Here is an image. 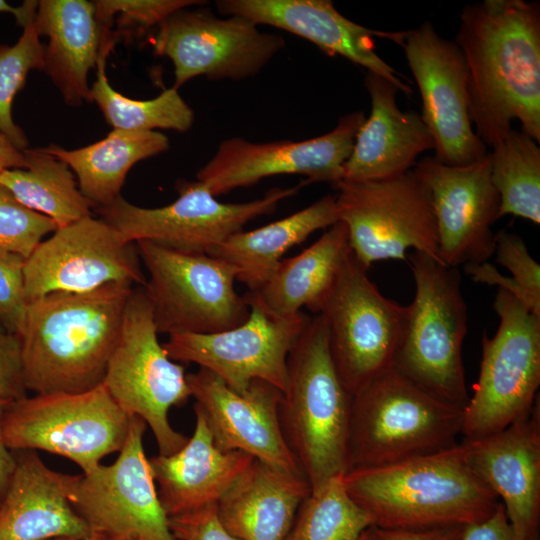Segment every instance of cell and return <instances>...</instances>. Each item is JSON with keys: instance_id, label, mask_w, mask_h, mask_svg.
I'll return each instance as SVG.
<instances>
[{"instance_id": "277c9868", "label": "cell", "mask_w": 540, "mask_h": 540, "mask_svg": "<svg viewBox=\"0 0 540 540\" xmlns=\"http://www.w3.org/2000/svg\"><path fill=\"white\" fill-rule=\"evenodd\" d=\"M352 395L332 360L325 321L310 317L287 362L279 417L311 490L347 471Z\"/></svg>"}, {"instance_id": "f35d334b", "label": "cell", "mask_w": 540, "mask_h": 540, "mask_svg": "<svg viewBox=\"0 0 540 540\" xmlns=\"http://www.w3.org/2000/svg\"><path fill=\"white\" fill-rule=\"evenodd\" d=\"M494 254L507 268L522 292V304L540 317V266L530 255L521 236L501 230L495 234Z\"/></svg>"}, {"instance_id": "603a6c76", "label": "cell", "mask_w": 540, "mask_h": 540, "mask_svg": "<svg viewBox=\"0 0 540 540\" xmlns=\"http://www.w3.org/2000/svg\"><path fill=\"white\" fill-rule=\"evenodd\" d=\"M468 461L502 503L508 520L525 540H539L540 406L503 430L463 440Z\"/></svg>"}, {"instance_id": "60d3db41", "label": "cell", "mask_w": 540, "mask_h": 540, "mask_svg": "<svg viewBox=\"0 0 540 540\" xmlns=\"http://www.w3.org/2000/svg\"><path fill=\"white\" fill-rule=\"evenodd\" d=\"M168 524L176 540H238L219 521L216 505L169 517Z\"/></svg>"}, {"instance_id": "836d02e7", "label": "cell", "mask_w": 540, "mask_h": 540, "mask_svg": "<svg viewBox=\"0 0 540 540\" xmlns=\"http://www.w3.org/2000/svg\"><path fill=\"white\" fill-rule=\"evenodd\" d=\"M537 143L524 132L511 129L491 146V180L500 198L499 218L514 215L540 224Z\"/></svg>"}, {"instance_id": "816d5d0a", "label": "cell", "mask_w": 540, "mask_h": 540, "mask_svg": "<svg viewBox=\"0 0 540 540\" xmlns=\"http://www.w3.org/2000/svg\"><path fill=\"white\" fill-rule=\"evenodd\" d=\"M0 330H3L1 327H0ZM4 331V330H3Z\"/></svg>"}, {"instance_id": "e0dca14e", "label": "cell", "mask_w": 540, "mask_h": 540, "mask_svg": "<svg viewBox=\"0 0 540 540\" xmlns=\"http://www.w3.org/2000/svg\"><path fill=\"white\" fill-rule=\"evenodd\" d=\"M401 47L419 89L420 116L434 141L433 157L452 166L483 158L487 146L473 129L468 69L457 44L424 22L407 31Z\"/></svg>"}, {"instance_id": "d590c367", "label": "cell", "mask_w": 540, "mask_h": 540, "mask_svg": "<svg viewBox=\"0 0 540 540\" xmlns=\"http://www.w3.org/2000/svg\"><path fill=\"white\" fill-rule=\"evenodd\" d=\"M43 54L44 45L33 20L23 27L14 45H0V132L20 150L27 149L29 141L13 120L12 105L15 96L24 88L29 72L42 71Z\"/></svg>"}, {"instance_id": "30bf717a", "label": "cell", "mask_w": 540, "mask_h": 540, "mask_svg": "<svg viewBox=\"0 0 540 540\" xmlns=\"http://www.w3.org/2000/svg\"><path fill=\"white\" fill-rule=\"evenodd\" d=\"M148 272L144 287L159 333L211 334L244 323L250 306L234 287L235 268L208 254L135 243Z\"/></svg>"}, {"instance_id": "5b68a950", "label": "cell", "mask_w": 540, "mask_h": 540, "mask_svg": "<svg viewBox=\"0 0 540 540\" xmlns=\"http://www.w3.org/2000/svg\"><path fill=\"white\" fill-rule=\"evenodd\" d=\"M462 422L463 410L391 368L352 395L347 471L451 448L462 434Z\"/></svg>"}, {"instance_id": "f546056e", "label": "cell", "mask_w": 540, "mask_h": 540, "mask_svg": "<svg viewBox=\"0 0 540 540\" xmlns=\"http://www.w3.org/2000/svg\"><path fill=\"white\" fill-rule=\"evenodd\" d=\"M337 221L335 196L324 195L287 217L229 236L208 255L231 264L237 273L236 280L243 283L248 292H254L270 279L290 248Z\"/></svg>"}, {"instance_id": "ee69618b", "label": "cell", "mask_w": 540, "mask_h": 540, "mask_svg": "<svg viewBox=\"0 0 540 540\" xmlns=\"http://www.w3.org/2000/svg\"><path fill=\"white\" fill-rule=\"evenodd\" d=\"M365 540H462V526L429 529H389L370 526L364 532Z\"/></svg>"}, {"instance_id": "cb8c5ba5", "label": "cell", "mask_w": 540, "mask_h": 540, "mask_svg": "<svg viewBox=\"0 0 540 540\" xmlns=\"http://www.w3.org/2000/svg\"><path fill=\"white\" fill-rule=\"evenodd\" d=\"M0 503V540L85 538L91 531L71 504L79 475L49 468L34 450H19Z\"/></svg>"}, {"instance_id": "1f68e13d", "label": "cell", "mask_w": 540, "mask_h": 540, "mask_svg": "<svg viewBox=\"0 0 540 540\" xmlns=\"http://www.w3.org/2000/svg\"><path fill=\"white\" fill-rule=\"evenodd\" d=\"M24 169L0 174L5 186L25 207L43 214L62 228L91 216L92 205L83 196L66 163L42 148L23 150Z\"/></svg>"}, {"instance_id": "b9f144b4", "label": "cell", "mask_w": 540, "mask_h": 540, "mask_svg": "<svg viewBox=\"0 0 540 540\" xmlns=\"http://www.w3.org/2000/svg\"><path fill=\"white\" fill-rule=\"evenodd\" d=\"M25 396L20 337L0 330V398L12 402Z\"/></svg>"}, {"instance_id": "ac0fdd59", "label": "cell", "mask_w": 540, "mask_h": 540, "mask_svg": "<svg viewBox=\"0 0 540 540\" xmlns=\"http://www.w3.org/2000/svg\"><path fill=\"white\" fill-rule=\"evenodd\" d=\"M239 326L211 334L170 335L163 347L175 362L194 363L244 393L255 380L281 392L287 382L289 354L310 316L304 312L283 318L266 314L253 304Z\"/></svg>"}, {"instance_id": "bcb514c9", "label": "cell", "mask_w": 540, "mask_h": 540, "mask_svg": "<svg viewBox=\"0 0 540 540\" xmlns=\"http://www.w3.org/2000/svg\"><path fill=\"white\" fill-rule=\"evenodd\" d=\"M37 5L38 1L34 0L24 1L20 6H12L7 1L0 0V13L12 14L17 24L23 28L33 20Z\"/></svg>"}, {"instance_id": "3957f363", "label": "cell", "mask_w": 540, "mask_h": 540, "mask_svg": "<svg viewBox=\"0 0 540 540\" xmlns=\"http://www.w3.org/2000/svg\"><path fill=\"white\" fill-rule=\"evenodd\" d=\"M341 480L381 528L464 526L488 518L500 503L471 468L464 441L386 466L350 469Z\"/></svg>"}, {"instance_id": "f907efd6", "label": "cell", "mask_w": 540, "mask_h": 540, "mask_svg": "<svg viewBox=\"0 0 540 540\" xmlns=\"http://www.w3.org/2000/svg\"><path fill=\"white\" fill-rule=\"evenodd\" d=\"M365 531H366V530H365ZM365 531H364V532H365ZM364 532L360 535V537H359L357 540H365Z\"/></svg>"}, {"instance_id": "7a4b0ae2", "label": "cell", "mask_w": 540, "mask_h": 540, "mask_svg": "<svg viewBox=\"0 0 540 540\" xmlns=\"http://www.w3.org/2000/svg\"><path fill=\"white\" fill-rule=\"evenodd\" d=\"M133 288L128 282H111L29 301L19 335L27 391L79 393L100 385Z\"/></svg>"}, {"instance_id": "ab89813d", "label": "cell", "mask_w": 540, "mask_h": 540, "mask_svg": "<svg viewBox=\"0 0 540 540\" xmlns=\"http://www.w3.org/2000/svg\"><path fill=\"white\" fill-rule=\"evenodd\" d=\"M25 258L17 254L0 255V327L21 334L28 301L24 280Z\"/></svg>"}, {"instance_id": "d4e9b609", "label": "cell", "mask_w": 540, "mask_h": 540, "mask_svg": "<svg viewBox=\"0 0 540 540\" xmlns=\"http://www.w3.org/2000/svg\"><path fill=\"white\" fill-rule=\"evenodd\" d=\"M194 413V431L186 444L171 455L149 458L168 518L217 505L254 459L241 451L220 449L196 405Z\"/></svg>"}, {"instance_id": "8fae6325", "label": "cell", "mask_w": 540, "mask_h": 540, "mask_svg": "<svg viewBox=\"0 0 540 540\" xmlns=\"http://www.w3.org/2000/svg\"><path fill=\"white\" fill-rule=\"evenodd\" d=\"M318 314L337 372L351 395L393 368L407 306L385 297L350 250Z\"/></svg>"}, {"instance_id": "681fc988", "label": "cell", "mask_w": 540, "mask_h": 540, "mask_svg": "<svg viewBox=\"0 0 540 540\" xmlns=\"http://www.w3.org/2000/svg\"><path fill=\"white\" fill-rule=\"evenodd\" d=\"M9 403H10L9 401H6L0 398V414L3 413L4 409L7 407Z\"/></svg>"}, {"instance_id": "8d00e7d4", "label": "cell", "mask_w": 540, "mask_h": 540, "mask_svg": "<svg viewBox=\"0 0 540 540\" xmlns=\"http://www.w3.org/2000/svg\"><path fill=\"white\" fill-rule=\"evenodd\" d=\"M95 16L99 24L112 30L116 41L138 39L156 28L173 12L205 4L197 0H95Z\"/></svg>"}, {"instance_id": "9c48e42d", "label": "cell", "mask_w": 540, "mask_h": 540, "mask_svg": "<svg viewBox=\"0 0 540 540\" xmlns=\"http://www.w3.org/2000/svg\"><path fill=\"white\" fill-rule=\"evenodd\" d=\"M493 308L500 323L492 337H482L478 379L463 409V440L503 430L529 413L538 399L540 317L502 289Z\"/></svg>"}, {"instance_id": "5bb4252c", "label": "cell", "mask_w": 540, "mask_h": 540, "mask_svg": "<svg viewBox=\"0 0 540 540\" xmlns=\"http://www.w3.org/2000/svg\"><path fill=\"white\" fill-rule=\"evenodd\" d=\"M156 28L152 46L157 55L171 60L176 89L199 76H255L285 47L281 36L260 31L245 17L220 18L206 8H181Z\"/></svg>"}, {"instance_id": "4fadbf2b", "label": "cell", "mask_w": 540, "mask_h": 540, "mask_svg": "<svg viewBox=\"0 0 540 540\" xmlns=\"http://www.w3.org/2000/svg\"><path fill=\"white\" fill-rule=\"evenodd\" d=\"M306 184L276 187L248 202L223 203L199 181L182 179L175 184L177 199L163 207H139L120 195L96 211L127 242L149 241L182 253L208 254L250 221L273 213Z\"/></svg>"}, {"instance_id": "4dcf8cb0", "label": "cell", "mask_w": 540, "mask_h": 540, "mask_svg": "<svg viewBox=\"0 0 540 540\" xmlns=\"http://www.w3.org/2000/svg\"><path fill=\"white\" fill-rule=\"evenodd\" d=\"M168 148L169 139L161 132L119 129L77 149L68 150L56 144L43 147L75 173L79 190L95 210L120 196L126 176L137 162L157 156Z\"/></svg>"}, {"instance_id": "f6af8a7d", "label": "cell", "mask_w": 540, "mask_h": 540, "mask_svg": "<svg viewBox=\"0 0 540 540\" xmlns=\"http://www.w3.org/2000/svg\"><path fill=\"white\" fill-rule=\"evenodd\" d=\"M23 150L18 149L10 139L0 132V174L9 169H24Z\"/></svg>"}, {"instance_id": "8992f818", "label": "cell", "mask_w": 540, "mask_h": 540, "mask_svg": "<svg viewBox=\"0 0 540 540\" xmlns=\"http://www.w3.org/2000/svg\"><path fill=\"white\" fill-rule=\"evenodd\" d=\"M415 293L393 369L439 400L461 410L469 400L462 346L467 305L458 268L414 251L407 256Z\"/></svg>"}, {"instance_id": "c3c4849f", "label": "cell", "mask_w": 540, "mask_h": 540, "mask_svg": "<svg viewBox=\"0 0 540 540\" xmlns=\"http://www.w3.org/2000/svg\"><path fill=\"white\" fill-rule=\"evenodd\" d=\"M53 540H117L112 539L106 536L98 535V534H91L85 538H58Z\"/></svg>"}, {"instance_id": "484cf974", "label": "cell", "mask_w": 540, "mask_h": 540, "mask_svg": "<svg viewBox=\"0 0 540 540\" xmlns=\"http://www.w3.org/2000/svg\"><path fill=\"white\" fill-rule=\"evenodd\" d=\"M364 85L370 95L371 113L357 132L342 180L403 175L412 170L421 153L434 149L432 136L418 113L398 107L399 90L391 82L367 71Z\"/></svg>"}, {"instance_id": "e575fe53", "label": "cell", "mask_w": 540, "mask_h": 540, "mask_svg": "<svg viewBox=\"0 0 540 540\" xmlns=\"http://www.w3.org/2000/svg\"><path fill=\"white\" fill-rule=\"evenodd\" d=\"M341 476L311 490L285 540H357L373 525L370 516L347 493Z\"/></svg>"}, {"instance_id": "52a82bcc", "label": "cell", "mask_w": 540, "mask_h": 540, "mask_svg": "<svg viewBox=\"0 0 540 540\" xmlns=\"http://www.w3.org/2000/svg\"><path fill=\"white\" fill-rule=\"evenodd\" d=\"M102 383L129 416H138L149 426L160 455H171L186 444L188 437L168 418L172 407L183 406L191 397L185 368L160 344L143 286L134 287L127 300Z\"/></svg>"}, {"instance_id": "6da1fadb", "label": "cell", "mask_w": 540, "mask_h": 540, "mask_svg": "<svg viewBox=\"0 0 540 540\" xmlns=\"http://www.w3.org/2000/svg\"><path fill=\"white\" fill-rule=\"evenodd\" d=\"M468 69L469 113L487 146L512 129L540 141V5L485 0L467 5L454 41Z\"/></svg>"}, {"instance_id": "d6a6232c", "label": "cell", "mask_w": 540, "mask_h": 540, "mask_svg": "<svg viewBox=\"0 0 540 540\" xmlns=\"http://www.w3.org/2000/svg\"><path fill=\"white\" fill-rule=\"evenodd\" d=\"M116 42H102L96 64V80L90 87L91 102L101 110L113 128L127 131H155V129L187 132L193 125L194 112L174 87L163 90L157 97L136 100L116 91L106 76V61Z\"/></svg>"}, {"instance_id": "9a60e30c", "label": "cell", "mask_w": 540, "mask_h": 540, "mask_svg": "<svg viewBox=\"0 0 540 540\" xmlns=\"http://www.w3.org/2000/svg\"><path fill=\"white\" fill-rule=\"evenodd\" d=\"M146 428L142 418L131 416L116 460L79 475L71 504L91 534L117 540H176L145 454Z\"/></svg>"}, {"instance_id": "4316f807", "label": "cell", "mask_w": 540, "mask_h": 540, "mask_svg": "<svg viewBox=\"0 0 540 540\" xmlns=\"http://www.w3.org/2000/svg\"><path fill=\"white\" fill-rule=\"evenodd\" d=\"M33 25L44 46L42 71L60 91L66 104L91 102L88 73L96 68L101 45L112 30L96 19L93 1L40 0Z\"/></svg>"}, {"instance_id": "f1b7e54d", "label": "cell", "mask_w": 540, "mask_h": 540, "mask_svg": "<svg viewBox=\"0 0 540 540\" xmlns=\"http://www.w3.org/2000/svg\"><path fill=\"white\" fill-rule=\"evenodd\" d=\"M350 250L347 228L337 221L299 254L282 259L270 279L244 298L275 318L303 307L318 314Z\"/></svg>"}, {"instance_id": "2e32d148", "label": "cell", "mask_w": 540, "mask_h": 540, "mask_svg": "<svg viewBox=\"0 0 540 540\" xmlns=\"http://www.w3.org/2000/svg\"><path fill=\"white\" fill-rule=\"evenodd\" d=\"M365 119L362 111L348 114L331 131L301 141L225 139L198 170L196 180L214 197L281 174L303 175L307 184L327 182L334 186L343 179L344 165Z\"/></svg>"}, {"instance_id": "74e56055", "label": "cell", "mask_w": 540, "mask_h": 540, "mask_svg": "<svg viewBox=\"0 0 540 540\" xmlns=\"http://www.w3.org/2000/svg\"><path fill=\"white\" fill-rule=\"evenodd\" d=\"M57 230L49 217L22 205L0 184V255L27 259L43 238Z\"/></svg>"}, {"instance_id": "7bdbcfd3", "label": "cell", "mask_w": 540, "mask_h": 540, "mask_svg": "<svg viewBox=\"0 0 540 540\" xmlns=\"http://www.w3.org/2000/svg\"><path fill=\"white\" fill-rule=\"evenodd\" d=\"M462 540H525L513 528L500 502L486 519L462 526Z\"/></svg>"}, {"instance_id": "d6986e66", "label": "cell", "mask_w": 540, "mask_h": 540, "mask_svg": "<svg viewBox=\"0 0 540 540\" xmlns=\"http://www.w3.org/2000/svg\"><path fill=\"white\" fill-rule=\"evenodd\" d=\"M27 301L55 291L85 292L111 282L145 286L135 243L92 215L53 232L25 259Z\"/></svg>"}, {"instance_id": "f5cc1de1", "label": "cell", "mask_w": 540, "mask_h": 540, "mask_svg": "<svg viewBox=\"0 0 540 540\" xmlns=\"http://www.w3.org/2000/svg\"><path fill=\"white\" fill-rule=\"evenodd\" d=\"M0 503H1V498H0Z\"/></svg>"}, {"instance_id": "ffe728a7", "label": "cell", "mask_w": 540, "mask_h": 540, "mask_svg": "<svg viewBox=\"0 0 540 540\" xmlns=\"http://www.w3.org/2000/svg\"><path fill=\"white\" fill-rule=\"evenodd\" d=\"M412 170L430 193L440 262L455 268L486 262L494 254L492 225L500 209L489 152L461 166L426 157Z\"/></svg>"}, {"instance_id": "ba28073f", "label": "cell", "mask_w": 540, "mask_h": 540, "mask_svg": "<svg viewBox=\"0 0 540 540\" xmlns=\"http://www.w3.org/2000/svg\"><path fill=\"white\" fill-rule=\"evenodd\" d=\"M130 421L101 383L85 392L12 401L1 415V432L9 450L45 451L71 460L87 473L121 450Z\"/></svg>"}, {"instance_id": "44dd1931", "label": "cell", "mask_w": 540, "mask_h": 540, "mask_svg": "<svg viewBox=\"0 0 540 540\" xmlns=\"http://www.w3.org/2000/svg\"><path fill=\"white\" fill-rule=\"evenodd\" d=\"M186 379L194 405L205 416L220 449L241 451L279 470L303 474L282 432L278 388L255 380L238 393L204 368L186 374Z\"/></svg>"}, {"instance_id": "83f0119b", "label": "cell", "mask_w": 540, "mask_h": 540, "mask_svg": "<svg viewBox=\"0 0 540 540\" xmlns=\"http://www.w3.org/2000/svg\"><path fill=\"white\" fill-rule=\"evenodd\" d=\"M310 492L303 474L288 473L253 459L217 503V515L238 540H285Z\"/></svg>"}, {"instance_id": "7402d4cb", "label": "cell", "mask_w": 540, "mask_h": 540, "mask_svg": "<svg viewBox=\"0 0 540 540\" xmlns=\"http://www.w3.org/2000/svg\"><path fill=\"white\" fill-rule=\"evenodd\" d=\"M222 15L241 16L304 38L328 55H339L411 95L409 80L375 51V38L402 46L407 31L373 30L342 15L330 0H218Z\"/></svg>"}, {"instance_id": "7dc6e473", "label": "cell", "mask_w": 540, "mask_h": 540, "mask_svg": "<svg viewBox=\"0 0 540 540\" xmlns=\"http://www.w3.org/2000/svg\"><path fill=\"white\" fill-rule=\"evenodd\" d=\"M0 414V498L4 495L15 467V457L3 441Z\"/></svg>"}, {"instance_id": "7c38bea8", "label": "cell", "mask_w": 540, "mask_h": 540, "mask_svg": "<svg viewBox=\"0 0 540 540\" xmlns=\"http://www.w3.org/2000/svg\"><path fill=\"white\" fill-rule=\"evenodd\" d=\"M334 187L338 221L366 269L381 260L407 261L409 249L440 262L430 193L413 170L382 180H341Z\"/></svg>"}]
</instances>
